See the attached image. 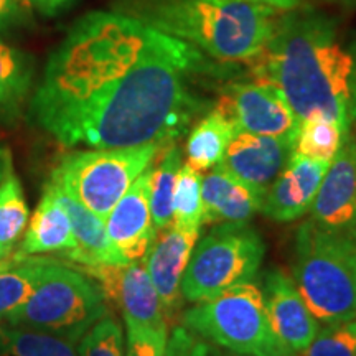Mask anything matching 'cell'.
<instances>
[{
	"mask_svg": "<svg viewBox=\"0 0 356 356\" xmlns=\"http://www.w3.org/2000/svg\"><path fill=\"white\" fill-rule=\"evenodd\" d=\"M198 48L129 13L89 12L51 51L30 99L65 147L170 145L200 111L186 78Z\"/></svg>",
	"mask_w": 356,
	"mask_h": 356,
	"instance_id": "obj_1",
	"label": "cell"
},
{
	"mask_svg": "<svg viewBox=\"0 0 356 356\" xmlns=\"http://www.w3.org/2000/svg\"><path fill=\"white\" fill-rule=\"evenodd\" d=\"M252 61L256 79L274 84L299 121L325 114L345 136L356 124V43L341 38L332 20L291 17Z\"/></svg>",
	"mask_w": 356,
	"mask_h": 356,
	"instance_id": "obj_2",
	"label": "cell"
},
{
	"mask_svg": "<svg viewBox=\"0 0 356 356\" xmlns=\"http://www.w3.org/2000/svg\"><path fill=\"white\" fill-rule=\"evenodd\" d=\"M131 13L218 61H252L274 37L275 10L246 0H131Z\"/></svg>",
	"mask_w": 356,
	"mask_h": 356,
	"instance_id": "obj_3",
	"label": "cell"
},
{
	"mask_svg": "<svg viewBox=\"0 0 356 356\" xmlns=\"http://www.w3.org/2000/svg\"><path fill=\"white\" fill-rule=\"evenodd\" d=\"M292 280L318 323L356 318V264L348 236L312 218L302 222L293 241Z\"/></svg>",
	"mask_w": 356,
	"mask_h": 356,
	"instance_id": "obj_4",
	"label": "cell"
},
{
	"mask_svg": "<svg viewBox=\"0 0 356 356\" xmlns=\"http://www.w3.org/2000/svg\"><path fill=\"white\" fill-rule=\"evenodd\" d=\"M108 312V300L95 279L76 266L48 257L32 296L6 323L79 343L84 333Z\"/></svg>",
	"mask_w": 356,
	"mask_h": 356,
	"instance_id": "obj_5",
	"label": "cell"
},
{
	"mask_svg": "<svg viewBox=\"0 0 356 356\" xmlns=\"http://www.w3.org/2000/svg\"><path fill=\"white\" fill-rule=\"evenodd\" d=\"M181 325L204 341L246 356H292L270 327L259 284L248 280L181 314Z\"/></svg>",
	"mask_w": 356,
	"mask_h": 356,
	"instance_id": "obj_6",
	"label": "cell"
},
{
	"mask_svg": "<svg viewBox=\"0 0 356 356\" xmlns=\"http://www.w3.org/2000/svg\"><path fill=\"white\" fill-rule=\"evenodd\" d=\"M163 147L167 145L76 150L58 162L50 181L106 220L134 181L157 160Z\"/></svg>",
	"mask_w": 356,
	"mask_h": 356,
	"instance_id": "obj_7",
	"label": "cell"
},
{
	"mask_svg": "<svg viewBox=\"0 0 356 356\" xmlns=\"http://www.w3.org/2000/svg\"><path fill=\"white\" fill-rule=\"evenodd\" d=\"M264 256V239L249 222L215 225L191 252L181 280L184 300L198 304L252 280Z\"/></svg>",
	"mask_w": 356,
	"mask_h": 356,
	"instance_id": "obj_8",
	"label": "cell"
},
{
	"mask_svg": "<svg viewBox=\"0 0 356 356\" xmlns=\"http://www.w3.org/2000/svg\"><path fill=\"white\" fill-rule=\"evenodd\" d=\"M238 131L296 140L300 121L274 84L254 79L228 84L216 102Z\"/></svg>",
	"mask_w": 356,
	"mask_h": 356,
	"instance_id": "obj_9",
	"label": "cell"
},
{
	"mask_svg": "<svg viewBox=\"0 0 356 356\" xmlns=\"http://www.w3.org/2000/svg\"><path fill=\"white\" fill-rule=\"evenodd\" d=\"M76 267L99 284L106 300L114 302L121 309L124 322L147 327L168 325L144 259L124 264Z\"/></svg>",
	"mask_w": 356,
	"mask_h": 356,
	"instance_id": "obj_10",
	"label": "cell"
},
{
	"mask_svg": "<svg viewBox=\"0 0 356 356\" xmlns=\"http://www.w3.org/2000/svg\"><path fill=\"white\" fill-rule=\"evenodd\" d=\"M312 220L333 233L356 231V136L348 132L310 208Z\"/></svg>",
	"mask_w": 356,
	"mask_h": 356,
	"instance_id": "obj_11",
	"label": "cell"
},
{
	"mask_svg": "<svg viewBox=\"0 0 356 356\" xmlns=\"http://www.w3.org/2000/svg\"><path fill=\"white\" fill-rule=\"evenodd\" d=\"M259 286L275 337L291 353H304L320 327L293 280L284 270L270 269Z\"/></svg>",
	"mask_w": 356,
	"mask_h": 356,
	"instance_id": "obj_12",
	"label": "cell"
},
{
	"mask_svg": "<svg viewBox=\"0 0 356 356\" xmlns=\"http://www.w3.org/2000/svg\"><path fill=\"white\" fill-rule=\"evenodd\" d=\"M154 163L131 185L106 218L109 241L124 262L144 259L157 231L150 211V180Z\"/></svg>",
	"mask_w": 356,
	"mask_h": 356,
	"instance_id": "obj_13",
	"label": "cell"
},
{
	"mask_svg": "<svg viewBox=\"0 0 356 356\" xmlns=\"http://www.w3.org/2000/svg\"><path fill=\"white\" fill-rule=\"evenodd\" d=\"M296 152V140L236 131L222 157L226 170L266 195Z\"/></svg>",
	"mask_w": 356,
	"mask_h": 356,
	"instance_id": "obj_14",
	"label": "cell"
},
{
	"mask_svg": "<svg viewBox=\"0 0 356 356\" xmlns=\"http://www.w3.org/2000/svg\"><path fill=\"white\" fill-rule=\"evenodd\" d=\"M198 239L200 233L178 229L172 225L170 228L157 233V238L144 257L147 273L159 293L168 325L175 320L184 305L181 280Z\"/></svg>",
	"mask_w": 356,
	"mask_h": 356,
	"instance_id": "obj_15",
	"label": "cell"
},
{
	"mask_svg": "<svg viewBox=\"0 0 356 356\" xmlns=\"http://www.w3.org/2000/svg\"><path fill=\"white\" fill-rule=\"evenodd\" d=\"M330 162L293 152L289 163L264 195L262 215L275 222L300 220L310 211Z\"/></svg>",
	"mask_w": 356,
	"mask_h": 356,
	"instance_id": "obj_16",
	"label": "cell"
},
{
	"mask_svg": "<svg viewBox=\"0 0 356 356\" xmlns=\"http://www.w3.org/2000/svg\"><path fill=\"white\" fill-rule=\"evenodd\" d=\"M203 226L221 222H249L261 211L264 195L218 165L202 180Z\"/></svg>",
	"mask_w": 356,
	"mask_h": 356,
	"instance_id": "obj_17",
	"label": "cell"
},
{
	"mask_svg": "<svg viewBox=\"0 0 356 356\" xmlns=\"http://www.w3.org/2000/svg\"><path fill=\"white\" fill-rule=\"evenodd\" d=\"M74 249L76 241L70 216L58 200L53 185L48 181L44 185L42 200L30 218L17 256L61 254L71 259Z\"/></svg>",
	"mask_w": 356,
	"mask_h": 356,
	"instance_id": "obj_18",
	"label": "cell"
},
{
	"mask_svg": "<svg viewBox=\"0 0 356 356\" xmlns=\"http://www.w3.org/2000/svg\"><path fill=\"white\" fill-rule=\"evenodd\" d=\"M53 188L68 213L74 241H76V249L70 261H73L76 266L124 264V259L118 254L113 243L109 241L104 220L89 211L84 204L76 202L56 185H53Z\"/></svg>",
	"mask_w": 356,
	"mask_h": 356,
	"instance_id": "obj_19",
	"label": "cell"
},
{
	"mask_svg": "<svg viewBox=\"0 0 356 356\" xmlns=\"http://www.w3.org/2000/svg\"><path fill=\"white\" fill-rule=\"evenodd\" d=\"M35 81L33 60L0 38V119L15 121L29 101Z\"/></svg>",
	"mask_w": 356,
	"mask_h": 356,
	"instance_id": "obj_20",
	"label": "cell"
},
{
	"mask_svg": "<svg viewBox=\"0 0 356 356\" xmlns=\"http://www.w3.org/2000/svg\"><path fill=\"white\" fill-rule=\"evenodd\" d=\"M238 129L215 108L198 121L186 139V163L197 172H208L222 162L226 150Z\"/></svg>",
	"mask_w": 356,
	"mask_h": 356,
	"instance_id": "obj_21",
	"label": "cell"
},
{
	"mask_svg": "<svg viewBox=\"0 0 356 356\" xmlns=\"http://www.w3.org/2000/svg\"><path fill=\"white\" fill-rule=\"evenodd\" d=\"M48 257L13 256L10 264L0 270V325L20 309L32 296Z\"/></svg>",
	"mask_w": 356,
	"mask_h": 356,
	"instance_id": "obj_22",
	"label": "cell"
},
{
	"mask_svg": "<svg viewBox=\"0 0 356 356\" xmlns=\"http://www.w3.org/2000/svg\"><path fill=\"white\" fill-rule=\"evenodd\" d=\"M29 207L20 178L13 168L0 181V261L10 259L29 225Z\"/></svg>",
	"mask_w": 356,
	"mask_h": 356,
	"instance_id": "obj_23",
	"label": "cell"
},
{
	"mask_svg": "<svg viewBox=\"0 0 356 356\" xmlns=\"http://www.w3.org/2000/svg\"><path fill=\"white\" fill-rule=\"evenodd\" d=\"M0 356H78V343L53 333L2 323Z\"/></svg>",
	"mask_w": 356,
	"mask_h": 356,
	"instance_id": "obj_24",
	"label": "cell"
},
{
	"mask_svg": "<svg viewBox=\"0 0 356 356\" xmlns=\"http://www.w3.org/2000/svg\"><path fill=\"white\" fill-rule=\"evenodd\" d=\"M180 167L181 150L177 144L163 147L159 163L154 162L150 180V211L157 233L170 228L173 222V193Z\"/></svg>",
	"mask_w": 356,
	"mask_h": 356,
	"instance_id": "obj_25",
	"label": "cell"
},
{
	"mask_svg": "<svg viewBox=\"0 0 356 356\" xmlns=\"http://www.w3.org/2000/svg\"><path fill=\"white\" fill-rule=\"evenodd\" d=\"M345 140L340 124L325 114L314 113L302 119L296 137V152L314 160L332 162Z\"/></svg>",
	"mask_w": 356,
	"mask_h": 356,
	"instance_id": "obj_26",
	"label": "cell"
},
{
	"mask_svg": "<svg viewBox=\"0 0 356 356\" xmlns=\"http://www.w3.org/2000/svg\"><path fill=\"white\" fill-rule=\"evenodd\" d=\"M203 175L190 167L188 163L180 167L175 193H173V222L178 229L200 233L203 226Z\"/></svg>",
	"mask_w": 356,
	"mask_h": 356,
	"instance_id": "obj_27",
	"label": "cell"
},
{
	"mask_svg": "<svg viewBox=\"0 0 356 356\" xmlns=\"http://www.w3.org/2000/svg\"><path fill=\"white\" fill-rule=\"evenodd\" d=\"M126 337L122 325L111 312L92 325L78 343V356H124Z\"/></svg>",
	"mask_w": 356,
	"mask_h": 356,
	"instance_id": "obj_28",
	"label": "cell"
},
{
	"mask_svg": "<svg viewBox=\"0 0 356 356\" xmlns=\"http://www.w3.org/2000/svg\"><path fill=\"white\" fill-rule=\"evenodd\" d=\"M300 356H356V318L323 325Z\"/></svg>",
	"mask_w": 356,
	"mask_h": 356,
	"instance_id": "obj_29",
	"label": "cell"
},
{
	"mask_svg": "<svg viewBox=\"0 0 356 356\" xmlns=\"http://www.w3.org/2000/svg\"><path fill=\"white\" fill-rule=\"evenodd\" d=\"M126 323V355L124 356H165L168 325L147 327V325Z\"/></svg>",
	"mask_w": 356,
	"mask_h": 356,
	"instance_id": "obj_30",
	"label": "cell"
},
{
	"mask_svg": "<svg viewBox=\"0 0 356 356\" xmlns=\"http://www.w3.org/2000/svg\"><path fill=\"white\" fill-rule=\"evenodd\" d=\"M210 346L197 333L190 332L184 325H177L168 333L165 356H208Z\"/></svg>",
	"mask_w": 356,
	"mask_h": 356,
	"instance_id": "obj_31",
	"label": "cell"
},
{
	"mask_svg": "<svg viewBox=\"0 0 356 356\" xmlns=\"http://www.w3.org/2000/svg\"><path fill=\"white\" fill-rule=\"evenodd\" d=\"M24 15V0H0V29L17 24Z\"/></svg>",
	"mask_w": 356,
	"mask_h": 356,
	"instance_id": "obj_32",
	"label": "cell"
},
{
	"mask_svg": "<svg viewBox=\"0 0 356 356\" xmlns=\"http://www.w3.org/2000/svg\"><path fill=\"white\" fill-rule=\"evenodd\" d=\"M29 2L44 15H56L66 6H70L73 0H29Z\"/></svg>",
	"mask_w": 356,
	"mask_h": 356,
	"instance_id": "obj_33",
	"label": "cell"
},
{
	"mask_svg": "<svg viewBox=\"0 0 356 356\" xmlns=\"http://www.w3.org/2000/svg\"><path fill=\"white\" fill-rule=\"evenodd\" d=\"M246 2H252V3H259V6L269 7L273 10H292L300 3V0H246Z\"/></svg>",
	"mask_w": 356,
	"mask_h": 356,
	"instance_id": "obj_34",
	"label": "cell"
},
{
	"mask_svg": "<svg viewBox=\"0 0 356 356\" xmlns=\"http://www.w3.org/2000/svg\"><path fill=\"white\" fill-rule=\"evenodd\" d=\"M13 168V160H12V154L10 149L6 144L0 142V181L3 180V177L7 175V172Z\"/></svg>",
	"mask_w": 356,
	"mask_h": 356,
	"instance_id": "obj_35",
	"label": "cell"
},
{
	"mask_svg": "<svg viewBox=\"0 0 356 356\" xmlns=\"http://www.w3.org/2000/svg\"><path fill=\"white\" fill-rule=\"evenodd\" d=\"M350 241H351V244H353V252H355V264H356V231L355 233H351L350 236Z\"/></svg>",
	"mask_w": 356,
	"mask_h": 356,
	"instance_id": "obj_36",
	"label": "cell"
},
{
	"mask_svg": "<svg viewBox=\"0 0 356 356\" xmlns=\"http://www.w3.org/2000/svg\"><path fill=\"white\" fill-rule=\"evenodd\" d=\"M215 356H246V355H238V353H233V351H228V353H222V351H220V353H216Z\"/></svg>",
	"mask_w": 356,
	"mask_h": 356,
	"instance_id": "obj_37",
	"label": "cell"
},
{
	"mask_svg": "<svg viewBox=\"0 0 356 356\" xmlns=\"http://www.w3.org/2000/svg\"><path fill=\"white\" fill-rule=\"evenodd\" d=\"M12 259H13V257H10V259H6V261H0V270H2L3 267H6V266L10 264V261H12Z\"/></svg>",
	"mask_w": 356,
	"mask_h": 356,
	"instance_id": "obj_38",
	"label": "cell"
},
{
	"mask_svg": "<svg viewBox=\"0 0 356 356\" xmlns=\"http://www.w3.org/2000/svg\"><path fill=\"white\" fill-rule=\"evenodd\" d=\"M350 132H353L355 134V136H356V124H355V126L353 127H351V131Z\"/></svg>",
	"mask_w": 356,
	"mask_h": 356,
	"instance_id": "obj_39",
	"label": "cell"
},
{
	"mask_svg": "<svg viewBox=\"0 0 356 356\" xmlns=\"http://www.w3.org/2000/svg\"><path fill=\"white\" fill-rule=\"evenodd\" d=\"M292 356H296V355H292Z\"/></svg>",
	"mask_w": 356,
	"mask_h": 356,
	"instance_id": "obj_40",
	"label": "cell"
}]
</instances>
